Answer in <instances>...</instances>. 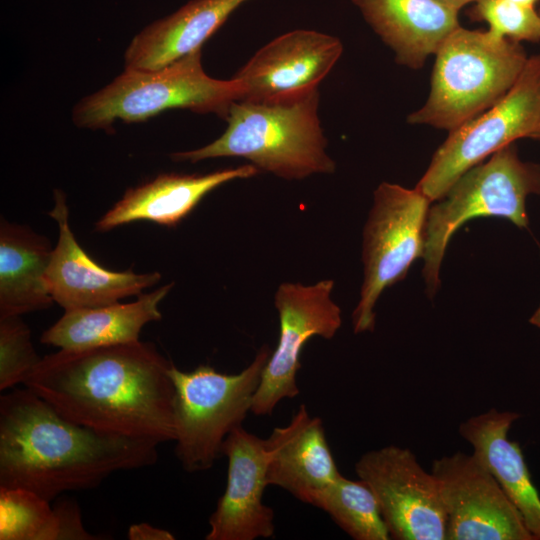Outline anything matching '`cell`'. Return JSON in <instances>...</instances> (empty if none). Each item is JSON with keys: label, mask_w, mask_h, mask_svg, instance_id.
I'll list each match as a JSON object with an SVG mask.
<instances>
[{"label": "cell", "mask_w": 540, "mask_h": 540, "mask_svg": "<svg viewBox=\"0 0 540 540\" xmlns=\"http://www.w3.org/2000/svg\"><path fill=\"white\" fill-rule=\"evenodd\" d=\"M172 366L140 340L61 349L41 358L23 384L75 423L160 444L176 436Z\"/></svg>", "instance_id": "cell-1"}, {"label": "cell", "mask_w": 540, "mask_h": 540, "mask_svg": "<svg viewBox=\"0 0 540 540\" xmlns=\"http://www.w3.org/2000/svg\"><path fill=\"white\" fill-rule=\"evenodd\" d=\"M159 443L75 423L27 389L0 397V487L52 501L156 463Z\"/></svg>", "instance_id": "cell-2"}, {"label": "cell", "mask_w": 540, "mask_h": 540, "mask_svg": "<svg viewBox=\"0 0 540 540\" xmlns=\"http://www.w3.org/2000/svg\"><path fill=\"white\" fill-rule=\"evenodd\" d=\"M319 91L274 101H237L224 133L198 149L171 154L174 161L238 157L286 180L332 174L335 161L319 119Z\"/></svg>", "instance_id": "cell-3"}, {"label": "cell", "mask_w": 540, "mask_h": 540, "mask_svg": "<svg viewBox=\"0 0 540 540\" xmlns=\"http://www.w3.org/2000/svg\"><path fill=\"white\" fill-rule=\"evenodd\" d=\"M430 91L409 114L412 125L448 132L497 103L522 72L527 54L520 42L459 26L435 52Z\"/></svg>", "instance_id": "cell-4"}, {"label": "cell", "mask_w": 540, "mask_h": 540, "mask_svg": "<svg viewBox=\"0 0 540 540\" xmlns=\"http://www.w3.org/2000/svg\"><path fill=\"white\" fill-rule=\"evenodd\" d=\"M236 78L210 77L201 62V49L155 70L124 68L102 89L81 99L73 108L80 128L109 131L116 120H148L169 109L215 114L226 120L231 106L241 100Z\"/></svg>", "instance_id": "cell-5"}, {"label": "cell", "mask_w": 540, "mask_h": 540, "mask_svg": "<svg viewBox=\"0 0 540 540\" xmlns=\"http://www.w3.org/2000/svg\"><path fill=\"white\" fill-rule=\"evenodd\" d=\"M533 194L540 195V164L521 160L514 143L461 175L427 213L422 258L428 296L440 286L446 248L461 225L477 217H501L527 228L526 200Z\"/></svg>", "instance_id": "cell-6"}, {"label": "cell", "mask_w": 540, "mask_h": 540, "mask_svg": "<svg viewBox=\"0 0 540 540\" xmlns=\"http://www.w3.org/2000/svg\"><path fill=\"white\" fill-rule=\"evenodd\" d=\"M262 346L253 361L237 374L199 365L190 372L174 365L175 453L189 473L210 469L222 455L226 437L242 426L271 355Z\"/></svg>", "instance_id": "cell-7"}, {"label": "cell", "mask_w": 540, "mask_h": 540, "mask_svg": "<svg viewBox=\"0 0 540 540\" xmlns=\"http://www.w3.org/2000/svg\"><path fill=\"white\" fill-rule=\"evenodd\" d=\"M430 203L416 188L382 182L375 189L363 229V282L352 314L355 334L374 330L378 298L422 258Z\"/></svg>", "instance_id": "cell-8"}, {"label": "cell", "mask_w": 540, "mask_h": 540, "mask_svg": "<svg viewBox=\"0 0 540 540\" xmlns=\"http://www.w3.org/2000/svg\"><path fill=\"white\" fill-rule=\"evenodd\" d=\"M540 127V53L528 57L518 79L492 107L449 132L416 185L440 200L456 180L484 159Z\"/></svg>", "instance_id": "cell-9"}, {"label": "cell", "mask_w": 540, "mask_h": 540, "mask_svg": "<svg viewBox=\"0 0 540 540\" xmlns=\"http://www.w3.org/2000/svg\"><path fill=\"white\" fill-rule=\"evenodd\" d=\"M355 471L373 491L390 538L445 540L446 513L438 482L410 449L389 445L368 451Z\"/></svg>", "instance_id": "cell-10"}, {"label": "cell", "mask_w": 540, "mask_h": 540, "mask_svg": "<svg viewBox=\"0 0 540 540\" xmlns=\"http://www.w3.org/2000/svg\"><path fill=\"white\" fill-rule=\"evenodd\" d=\"M333 287L334 281L325 279L313 285L284 282L277 288L279 340L253 397L254 415L270 416L281 400L297 396L296 376L304 345L313 336L332 339L340 329L341 309L331 298Z\"/></svg>", "instance_id": "cell-11"}, {"label": "cell", "mask_w": 540, "mask_h": 540, "mask_svg": "<svg viewBox=\"0 0 540 540\" xmlns=\"http://www.w3.org/2000/svg\"><path fill=\"white\" fill-rule=\"evenodd\" d=\"M446 513L445 540H534L520 513L475 455L434 460Z\"/></svg>", "instance_id": "cell-12"}, {"label": "cell", "mask_w": 540, "mask_h": 540, "mask_svg": "<svg viewBox=\"0 0 540 540\" xmlns=\"http://www.w3.org/2000/svg\"><path fill=\"white\" fill-rule=\"evenodd\" d=\"M343 52L339 38L316 30L296 29L259 49L234 78L240 101L266 102L318 89Z\"/></svg>", "instance_id": "cell-13"}, {"label": "cell", "mask_w": 540, "mask_h": 540, "mask_svg": "<svg viewBox=\"0 0 540 540\" xmlns=\"http://www.w3.org/2000/svg\"><path fill=\"white\" fill-rule=\"evenodd\" d=\"M54 202L49 215L57 222L59 235L45 274L54 302L65 310L99 307L140 295L160 281L158 272L137 274L131 269L112 271L100 266L74 237L66 196L59 189L54 190Z\"/></svg>", "instance_id": "cell-14"}, {"label": "cell", "mask_w": 540, "mask_h": 540, "mask_svg": "<svg viewBox=\"0 0 540 540\" xmlns=\"http://www.w3.org/2000/svg\"><path fill=\"white\" fill-rule=\"evenodd\" d=\"M228 459L227 483L209 518L206 540H255L274 535V511L263 502L268 486V451L265 439L242 426L222 445Z\"/></svg>", "instance_id": "cell-15"}, {"label": "cell", "mask_w": 540, "mask_h": 540, "mask_svg": "<svg viewBox=\"0 0 540 540\" xmlns=\"http://www.w3.org/2000/svg\"><path fill=\"white\" fill-rule=\"evenodd\" d=\"M265 442L268 485L286 490L303 503L313 506L318 494L341 475L322 420L312 417L304 404L286 426L274 428Z\"/></svg>", "instance_id": "cell-16"}, {"label": "cell", "mask_w": 540, "mask_h": 540, "mask_svg": "<svg viewBox=\"0 0 540 540\" xmlns=\"http://www.w3.org/2000/svg\"><path fill=\"white\" fill-rule=\"evenodd\" d=\"M258 172L254 165L246 164L206 174L161 173L127 189L96 222L95 230L106 232L139 220L174 227L215 188L232 180L253 177Z\"/></svg>", "instance_id": "cell-17"}, {"label": "cell", "mask_w": 540, "mask_h": 540, "mask_svg": "<svg viewBox=\"0 0 540 540\" xmlns=\"http://www.w3.org/2000/svg\"><path fill=\"white\" fill-rule=\"evenodd\" d=\"M398 64L420 69L460 26L458 11L439 0H352Z\"/></svg>", "instance_id": "cell-18"}, {"label": "cell", "mask_w": 540, "mask_h": 540, "mask_svg": "<svg viewBox=\"0 0 540 540\" xmlns=\"http://www.w3.org/2000/svg\"><path fill=\"white\" fill-rule=\"evenodd\" d=\"M520 418L513 411L492 408L468 418L459 434L473 447V454L497 480L520 513L534 540H540V495L532 482L520 445L508 438Z\"/></svg>", "instance_id": "cell-19"}, {"label": "cell", "mask_w": 540, "mask_h": 540, "mask_svg": "<svg viewBox=\"0 0 540 540\" xmlns=\"http://www.w3.org/2000/svg\"><path fill=\"white\" fill-rule=\"evenodd\" d=\"M251 0H190L143 28L124 53L125 68L155 70L197 50Z\"/></svg>", "instance_id": "cell-20"}, {"label": "cell", "mask_w": 540, "mask_h": 540, "mask_svg": "<svg viewBox=\"0 0 540 540\" xmlns=\"http://www.w3.org/2000/svg\"><path fill=\"white\" fill-rule=\"evenodd\" d=\"M173 285L169 283L138 295L131 303L65 310L64 315L43 332L40 341L66 350L136 342L144 325L161 319L158 306Z\"/></svg>", "instance_id": "cell-21"}, {"label": "cell", "mask_w": 540, "mask_h": 540, "mask_svg": "<svg viewBox=\"0 0 540 540\" xmlns=\"http://www.w3.org/2000/svg\"><path fill=\"white\" fill-rule=\"evenodd\" d=\"M53 248L29 226L0 223V318L49 308L45 274Z\"/></svg>", "instance_id": "cell-22"}, {"label": "cell", "mask_w": 540, "mask_h": 540, "mask_svg": "<svg viewBox=\"0 0 540 540\" xmlns=\"http://www.w3.org/2000/svg\"><path fill=\"white\" fill-rule=\"evenodd\" d=\"M1 540H92L78 505L71 500L51 508L50 501L18 488L0 487Z\"/></svg>", "instance_id": "cell-23"}, {"label": "cell", "mask_w": 540, "mask_h": 540, "mask_svg": "<svg viewBox=\"0 0 540 540\" xmlns=\"http://www.w3.org/2000/svg\"><path fill=\"white\" fill-rule=\"evenodd\" d=\"M313 506L355 540H388L390 534L382 518L376 497L362 479L342 474L316 497Z\"/></svg>", "instance_id": "cell-24"}, {"label": "cell", "mask_w": 540, "mask_h": 540, "mask_svg": "<svg viewBox=\"0 0 540 540\" xmlns=\"http://www.w3.org/2000/svg\"><path fill=\"white\" fill-rule=\"evenodd\" d=\"M470 17L486 22L497 37L516 42L540 41V13L533 6L512 0H477Z\"/></svg>", "instance_id": "cell-25"}, {"label": "cell", "mask_w": 540, "mask_h": 540, "mask_svg": "<svg viewBox=\"0 0 540 540\" xmlns=\"http://www.w3.org/2000/svg\"><path fill=\"white\" fill-rule=\"evenodd\" d=\"M40 360L20 316L0 318V390L23 384Z\"/></svg>", "instance_id": "cell-26"}, {"label": "cell", "mask_w": 540, "mask_h": 540, "mask_svg": "<svg viewBox=\"0 0 540 540\" xmlns=\"http://www.w3.org/2000/svg\"><path fill=\"white\" fill-rule=\"evenodd\" d=\"M128 538L131 540H173L174 536L167 530L140 523L129 528Z\"/></svg>", "instance_id": "cell-27"}, {"label": "cell", "mask_w": 540, "mask_h": 540, "mask_svg": "<svg viewBox=\"0 0 540 540\" xmlns=\"http://www.w3.org/2000/svg\"><path fill=\"white\" fill-rule=\"evenodd\" d=\"M439 1H441L445 5L459 12L461 8H463L464 6L470 3H475L477 0H439Z\"/></svg>", "instance_id": "cell-28"}, {"label": "cell", "mask_w": 540, "mask_h": 540, "mask_svg": "<svg viewBox=\"0 0 540 540\" xmlns=\"http://www.w3.org/2000/svg\"><path fill=\"white\" fill-rule=\"evenodd\" d=\"M530 324L540 328V305L529 319Z\"/></svg>", "instance_id": "cell-29"}, {"label": "cell", "mask_w": 540, "mask_h": 540, "mask_svg": "<svg viewBox=\"0 0 540 540\" xmlns=\"http://www.w3.org/2000/svg\"><path fill=\"white\" fill-rule=\"evenodd\" d=\"M512 1L523 4V5H527V6H533V7H535L536 3L538 2V0H512Z\"/></svg>", "instance_id": "cell-30"}, {"label": "cell", "mask_w": 540, "mask_h": 540, "mask_svg": "<svg viewBox=\"0 0 540 540\" xmlns=\"http://www.w3.org/2000/svg\"><path fill=\"white\" fill-rule=\"evenodd\" d=\"M531 138L540 140V127L534 132Z\"/></svg>", "instance_id": "cell-31"}, {"label": "cell", "mask_w": 540, "mask_h": 540, "mask_svg": "<svg viewBox=\"0 0 540 540\" xmlns=\"http://www.w3.org/2000/svg\"><path fill=\"white\" fill-rule=\"evenodd\" d=\"M539 13H540V11H539Z\"/></svg>", "instance_id": "cell-32"}]
</instances>
